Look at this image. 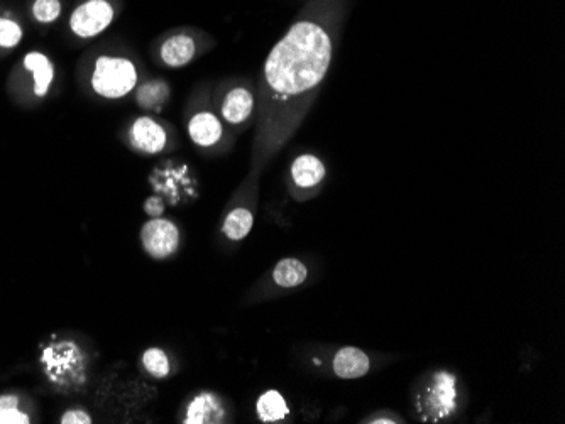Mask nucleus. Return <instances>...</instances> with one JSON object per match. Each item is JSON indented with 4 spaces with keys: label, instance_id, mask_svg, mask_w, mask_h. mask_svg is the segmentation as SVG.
Instances as JSON below:
<instances>
[{
    "label": "nucleus",
    "instance_id": "nucleus-1",
    "mask_svg": "<svg viewBox=\"0 0 565 424\" xmlns=\"http://www.w3.org/2000/svg\"><path fill=\"white\" fill-rule=\"evenodd\" d=\"M344 0H310L264 61L256 90L251 171L261 174L300 129L329 75Z\"/></svg>",
    "mask_w": 565,
    "mask_h": 424
},
{
    "label": "nucleus",
    "instance_id": "nucleus-2",
    "mask_svg": "<svg viewBox=\"0 0 565 424\" xmlns=\"http://www.w3.org/2000/svg\"><path fill=\"white\" fill-rule=\"evenodd\" d=\"M141 80V68L127 53L102 51L94 56L88 71V87L95 97L121 100L131 95Z\"/></svg>",
    "mask_w": 565,
    "mask_h": 424
},
{
    "label": "nucleus",
    "instance_id": "nucleus-3",
    "mask_svg": "<svg viewBox=\"0 0 565 424\" xmlns=\"http://www.w3.org/2000/svg\"><path fill=\"white\" fill-rule=\"evenodd\" d=\"M415 414L422 423H444L461 408L459 379L450 370H435L418 382Z\"/></svg>",
    "mask_w": 565,
    "mask_h": 424
},
{
    "label": "nucleus",
    "instance_id": "nucleus-4",
    "mask_svg": "<svg viewBox=\"0 0 565 424\" xmlns=\"http://www.w3.org/2000/svg\"><path fill=\"white\" fill-rule=\"evenodd\" d=\"M215 39L200 28H173L154 39L153 58L168 70H182L214 48Z\"/></svg>",
    "mask_w": 565,
    "mask_h": 424
},
{
    "label": "nucleus",
    "instance_id": "nucleus-5",
    "mask_svg": "<svg viewBox=\"0 0 565 424\" xmlns=\"http://www.w3.org/2000/svg\"><path fill=\"white\" fill-rule=\"evenodd\" d=\"M124 11V0H78L68 14L66 29L82 43L97 39Z\"/></svg>",
    "mask_w": 565,
    "mask_h": 424
},
{
    "label": "nucleus",
    "instance_id": "nucleus-6",
    "mask_svg": "<svg viewBox=\"0 0 565 424\" xmlns=\"http://www.w3.org/2000/svg\"><path fill=\"white\" fill-rule=\"evenodd\" d=\"M44 372L63 389H77L85 382V355L77 343L56 342L41 355Z\"/></svg>",
    "mask_w": 565,
    "mask_h": 424
},
{
    "label": "nucleus",
    "instance_id": "nucleus-7",
    "mask_svg": "<svg viewBox=\"0 0 565 424\" xmlns=\"http://www.w3.org/2000/svg\"><path fill=\"white\" fill-rule=\"evenodd\" d=\"M215 105L225 126L244 131L256 115V90L249 82L227 83L219 95L215 93Z\"/></svg>",
    "mask_w": 565,
    "mask_h": 424
},
{
    "label": "nucleus",
    "instance_id": "nucleus-8",
    "mask_svg": "<svg viewBox=\"0 0 565 424\" xmlns=\"http://www.w3.org/2000/svg\"><path fill=\"white\" fill-rule=\"evenodd\" d=\"M168 122L154 119L151 115H141L132 120L127 127L126 141L131 149L144 156L165 153L171 147L173 136Z\"/></svg>",
    "mask_w": 565,
    "mask_h": 424
},
{
    "label": "nucleus",
    "instance_id": "nucleus-9",
    "mask_svg": "<svg viewBox=\"0 0 565 424\" xmlns=\"http://www.w3.org/2000/svg\"><path fill=\"white\" fill-rule=\"evenodd\" d=\"M327 178V166L317 154L303 153L290 166V188L297 200H308L319 193Z\"/></svg>",
    "mask_w": 565,
    "mask_h": 424
},
{
    "label": "nucleus",
    "instance_id": "nucleus-10",
    "mask_svg": "<svg viewBox=\"0 0 565 424\" xmlns=\"http://www.w3.org/2000/svg\"><path fill=\"white\" fill-rule=\"evenodd\" d=\"M187 134L190 141L202 151L219 149L227 139L224 122L220 115L209 107H198L188 115Z\"/></svg>",
    "mask_w": 565,
    "mask_h": 424
},
{
    "label": "nucleus",
    "instance_id": "nucleus-11",
    "mask_svg": "<svg viewBox=\"0 0 565 424\" xmlns=\"http://www.w3.org/2000/svg\"><path fill=\"white\" fill-rule=\"evenodd\" d=\"M144 251L156 261L173 256L180 247V229L168 218L156 217L144 223L141 230Z\"/></svg>",
    "mask_w": 565,
    "mask_h": 424
},
{
    "label": "nucleus",
    "instance_id": "nucleus-12",
    "mask_svg": "<svg viewBox=\"0 0 565 424\" xmlns=\"http://www.w3.org/2000/svg\"><path fill=\"white\" fill-rule=\"evenodd\" d=\"M151 183L158 193H165L171 202L176 203L182 195L195 191V176L192 169L183 161H165L154 169Z\"/></svg>",
    "mask_w": 565,
    "mask_h": 424
},
{
    "label": "nucleus",
    "instance_id": "nucleus-13",
    "mask_svg": "<svg viewBox=\"0 0 565 424\" xmlns=\"http://www.w3.org/2000/svg\"><path fill=\"white\" fill-rule=\"evenodd\" d=\"M22 70L33 78L31 90L36 98H44L50 93L56 78L55 63L43 51H29L21 61Z\"/></svg>",
    "mask_w": 565,
    "mask_h": 424
},
{
    "label": "nucleus",
    "instance_id": "nucleus-14",
    "mask_svg": "<svg viewBox=\"0 0 565 424\" xmlns=\"http://www.w3.org/2000/svg\"><path fill=\"white\" fill-rule=\"evenodd\" d=\"M225 418L227 413L222 399L214 392H200L188 403L183 423L217 424L224 423Z\"/></svg>",
    "mask_w": 565,
    "mask_h": 424
},
{
    "label": "nucleus",
    "instance_id": "nucleus-15",
    "mask_svg": "<svg viewBox=\"0 0 565 424\" xmlns=\"http://www.w3.org/2000/svg\"><path fill=\"white\" fill-rule=\"evenodd\" d=\"M332 370L339 379L354 381L369 374L371 359L361 348L344 347L335 354Z\"/></svg>",
    "mask_w": 565,
    "mask_h": 424
},
{
    "label": "nucleus",
    "instance_id": "nucleus-16",
    "mask_svg": "<svg viewBox=\"0 0 565 424\" xmlns=\"http://www.w3.org/2000/svg\"><path fill=\"white\" fill-rule=\"evenodd\" d=\"M136 105L146 112L160 114L171 98L170 83L163 78H149L136 87Z\"/></svg>",
    "mask_w": 565,
    "mask_h": 424
},
{
    "label": "nucleus",
    "instance_id": "nucleus-17",
    "mask_svg": "<svg viewBox=\"0 0 565 424\" xmlns=\"http://www.w3.org/2000/svg\"><path fill=\"white\" fill-rule=\"evenodd\" d=\"M254 227V213L249 207L239 205L227 213L222 223V234L232 242H241L251 234Z\"/></svg>",
    "mask_w": 565,
    "mask_h": 424
},
{
    "label": "nucleus",
    "instance_id": "nucleus-18",
    "mask_svg": "<svg viewBox=\"0 0 565 424\" xmlns=\"http://www.w3.org/2000/svg\"><path fill=\"white\" fill-rule=\"evenodd\" d=\"M307 278L308 267L297 257H285L273 269V281L280 288H298L307 281Z\"/></svg>",
    "mask_w": 565,
    "mask_h": 424
},
{
    "label": "nucleus",
    "instance_id": "nucleus-19",
    "mask_svg": "<svg viewBox=\"0 0 565 424\" xmlns=\"http://www.w3.org/2000/svg\"><path fill=\"white\" fill-rule=\"evenodd\" d=\"M256 413L263 423H281L290 416V408L281 392L266 391L256 401Z\"/></svg>",
    "mask_w": 565,
    "mask_h": 424
},
{
    "label": "nucleus",
    "instance_id": "nucleus-20",
    "mask_svg": "<svg viewBox=\"0 0 565 424\" xmlns=\"http://www.w3.org/2000/svg\"><path fill=\"white\" fill-rule=\"evenodd\" d=\"M24 39V28L16 12L0 9V49L12 51Z\"/></svg>",
    "mask_w": 565,
    "mask_h": 424
},
{
    "label": "nucleus",
    "instance_id": "nucleus-21",
    "mask_svg": "<svg viewBox=\"0 0 565 424\" xmlns=\"http://www.w3.org/2000/svg\"><path fill=\"white\" fill-rule=\"evenodd\" d=\"M63 0H31L29 16L39 26H51L63 16Z\"/></svg>",
    "mask_w": 565,
    "mask_h": 424
},
{
    "label": "nucleus",
    "instance_id": "nucleus-22",
    "mask_svg": "<svg viewBox=\"0 0 565 424\" xmlns=\"http://www.w3.org/2000/svg\"><path fill=\"white\" fill-rule=\"evenodd\" d=\"M143 365L149 376H153L154 379H165L170 376V359L161 348H148L143 354Z\"/></svg>",
    "mask_w": 565,
    "mask_h": 424
},
{
    "label": "nucleus",
    "instance_id": "nucleus-23",
    "mask_svg": "<svg viewBox=\"0 0 565 424\" xmlns=\"http://www.w3.org/2000/svg\"><path fill=\"white\" fill-rule=\"evenodd\" d=\"M31 423L28 414L19 411V399L14 394L0 396V424Z\"/></svg>",
    "mask_w": 565,
    "mask_h": 424
},
{
    "label": "nucleus",
    "instance_id": "nucleus-24",
    "mask_svg": "<svg viewBox=\"0 0 565 424\" xmlns=\"http://www.w3.org/2000/svg\"><path fill=\"white\" fill-rule=\"evenodd\" d=\"M363 423L368 424H395L405 423L401 416L391 413V411H378V413L371 414L368 418L364 419Z\"/></svg>",
    "mask_w": 565,
    "mask_h": 424
},
{
    "label": "nucleus",
    "instance_id": "nucleus-25",
    "mask_svg": "<svg viewBox=\"0 0 565 424\" xmlns=\"http://www.w3.org/2000/svg\"><path fill=\"white\" fill-rule=\"evenodd\" d=\"M61 424H90L92 423V416L85 413L83 409H72V411H66L63 416H61Z\"/></svg>",
    "mask_w": 565,
    "mask_h": 424
},
{
    "label": "nucleus",
    "instance_id": "nucleus-26",
    "mask_svg": "<svg viewBox=\"0 0 565 424\" xmlns=\"http://www.w3.org/2000/svg\"><path fill=\"white\" fill-rule=\"evenodd\" d=\"M163 210H165V203H163L160 196H153V198H149L148 202H146V212L151 217H160Z\"/></svg>",
    "mask_w": 565,
    "mask_h": 424
}]
</instances>
